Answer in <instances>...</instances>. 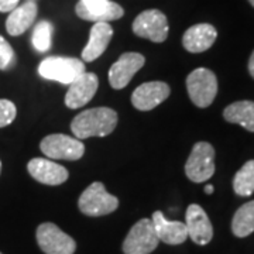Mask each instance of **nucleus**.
<instances>
[{"mask_svg": "<svg viewBox=\"0 0 254 254\" xmlns=\"http://www.w3.org/2000/svg\"><path fill=\"white\" fill-rule=\"evenodd\" d=\"M118 113L110 108H93L76 115L71 123L73 136L79 140L105 137L116 128Z\"/></svg>", "mask_w": 254, "mask_h": 254, "instance_id": "nucleus-1", "label": "nucleus"}, {"mask_svg": "<svg viewBox=\"0 0 254 254\" xmlns=\"http://www.w3.org/2000/svg\"><path fill=\"white\" fill-rule=\"evenodd\" d=\"M187 91L196 108H209L218 95V78L208 68H196L187 78Z\"/></svg>", "mask_w": 254, "mask_h": 254, "instance_id": "nucleus-2", "label": "nucleus"}, {"mask_svg": "<svg viewBox=\"0 0 254 254\" xmlns=\"http://www.w3.org/2000/svg\"><path fill=\"white\" fill-rule=\"evenodd\" d=\"M85 72L82 60L71 57H48L38 65V73L48 81L69 85Z\"/></svg>", "mask_w": 254, "mask_h": 254, "instance_id": "nucleus-3", "label": "nucleus"}, {"mask_svg": "<svg viewBox=\"0 0 254 254\" xmlns=\"http://www.w3.org/2000/svg\"><path fill=\"white\" fill-rule=\"evenodd\" d=\"M78 206L86 216H105L115 212L119 206V199L110 195L102 182H93L82 192Z\"/></svg>", "mask_w": 254, "mask_h": 254, "instance_id": "nucleus-4", "label": "nucleus"}, {"mask_svg": "<svg viewBox=\"0 0 254 254\" xmlns=\"http://www.w3.org/2000/svg\"><path fill=\"white\" fill-rule=\"evenodd\" d=\"M185 174L192 182L208 181L215 174V148L208 141H198L192 147L185 164Z\"/></svg>", "mask_w": 254, "mask_h": 254, "instance_id": "nucleus-5", "label": "nucleus"}, {"mask_svg": "<svg viewBox=\"0 0 254 254\" xmlns=\"http://www.w3.org/2000/svg\"><path fill=\"white\" fill-rule=\"evenodd\" d=\"M160 239L151 219H141L130 229L123 242L125 254H150L157 249Z\"/></svg>", "mask_w": 254, "mask_h": 254, "instance_id": "nucleus-6", "label": "nucleus"}, {"mask_svg": "<svg viewBox=\"0 0 254 254\" xmlns=\"http://www.w3.org/2000/svg\"><path fill=\"white\" fill-rule=\"evenodd\" d=\"M40 148L48 158L76 161L85 153V145L79 138L65 134H50L43 138Z\"/></svg>", "mask_w": 254, "mask_h": 254, "instance_id": "nucleus-7", "label": "nucleus"}, {"mask_svg": "<svg viewBox=\"0 0 254 254\" xmlns=\"http://www.w3.org/2000/svg\"><path fill=\"white\" fill-rule=\"evenodd\" d=\"M133 31L137 37L150 40L153 43H164L170 31L168 20L160 10H145L134 18Z\"/></svg>", "mask_w": 254, "mask_h": 254, "instance_id": "nucleus-8", "label": "nucleus"}, {"mask_svg": "<svg viewBox=\"0 0 254 254\" xmlns=\"http://www.w3.org/2000/svg\"><path fill=\"white\" fill-rule=\"evenodd\" d=\"M37 243L46 254H73L76 243L54 223H41L37 227Z\"/></svg>", "mask_w": 254, "mask_h": 254, "instance_id": "nucleus-9", "label": "nucleus"}, {"mask_svg": "<svg viewBox=\"0 0 254 254\" xmlns=\"http://www.w3.org/2000/svg\"><path fill=\"white\" fill-rule=\"evenodd\" d=\"M75 11L79 18L93 23H109L125 14L123 7L112 0H79Z\"/></svg>", "mask_w": 254, "mask_h": 254, "instance_id": "nucleus-10", "label": "nucleus"}, {"mask_svg": "<svg viewBox=\"0 0 254 254\" xmlns=\"http://www.w3.org/2000/svg\"><path fill=\"white\" fill-rule=\"evenodd\" d=\"M145 58L138 53H125L120 55V58L109 69V82L112 88L123 89L127 86L134 73L143 68Z\"/></svg>", "mask_w": 254, "mask_h": 254, "instance_id": "nucleus-11", "label": "nucleus"}, {"mask_svg": "<svg viewBox=\"0 0 254 254\" xmlns=\"http://www.w3.org/2000/svg\"><path fill=\"white\" fill-rule=\"evenodd\" d=\"M185 226H187L188 237L192 239L193 243L199 246H206L210 243L213 237V226L202 206L196 203H192L188 206L185 213Z\"/></svg>", "mask_w": 254, "mask_h": 254, "instance_id": "nucleus-12", "label": "nucleus"}, {"mask_svg": "<svg viewBox=\"0 0 254 254\" xmlns=\"http://www.w3.org/2000/svg\"><path fill=\"white\" fill-rule=\"evenodd\" d=\"M99 86V79L95 73L83 72L69 83L65 95V105L69 109H78L89 103Z\"/></svg>", "mask_w": 254, "mask_h": 254, "instance_id": "nucleus-13", "label": "nucleus"}, {"mask_svg": "<svg viewBox=\"0 0 254 254\" xmlns=\"http://www.w3.org/2000/svg\"><path fill=\"white\" fill-rule=\"evenodd\" d=\"M171 93L170 86L165 82L153 81L141 83L131 95V103L138 110H153L161 105Z\"/></svg>", "mask_w": 254, "mask_h": 254, "instance_id": "nucleus-14", "label": "nucleus"}, {"mask_svg": "<svg viewBox=\"0 0 254 254\" xmlns=\"http://www.w3.org/2000/svg\"><path fill=\"white\" fill-rule=\"evenodd\" d=\"M30 175L44 185H61L68 180V170L50 158H33L27 165Z\"/></svg>", "mask_w": 254, "mask_h": 254, "instance_id": "nucleus-15", "label": "nucleus"}, {"mask_svg": "<svg viewBox=\"0 0 254 254\" xmlns=\"http://www.w3.org/2000/svg\"><path fill=\"white\" fill-rule=\"evenodd\" d=\"M218 38V31L212 24L200 23L190 27L182 37V46L192 54H199L209 50Z\"/></svg>", "mask_w": 254, "mask_h": 254, "instance_id": "nucleus-16", "label": "nucleus"}, {"mask_svg": "<svg viewBox=\"0 0 254 254\" xmlns=\"http://www.w3.org/2000/svg\"><path fill=\"white\" fill-rule=\"evenodd\" d=\"M151 220H153L155 233L160 239V242H163L165 245H182L188 239V232L184 222L168 220L160 210L153 213Z\"/></svg>", "mask_w": 254, "mask_h": 254, "instance_id": "nucleus-17", "label": "nucleus"}, {"mask_svg": "<svg viewBox=\"0 0 254 254\" xmlns=\"http://www.w3.org/2000/svg\"><path fill=\"white\" fill-rule=\"evenodd\" d=\"M112 37H113V28L109 23H95L91 28L89 41L82 50V61L92 63L98 60L108 48Z\"/></svg>", "mask_w": 254, "mask_h": 254, "instance_id": "nucleus-18", "label": "nucleus"}, {"mask_svg": "<svg viewBox=\"0 0 254 254\" xmlns=\"http://www.w3.org/2000/svg\"><path fill=\"white\" fill-rule=\"evenodd\" d=\"M38 13V7L33 0H28L23 4H18L16 9L10 11L6 20V30L10 36L17 37L26 33L34 24Z\"/></svg>", "mask_w": 254, "mask_h": 254, "instance_id": "nucleus-19", "label": "nucleus"}, {"mask_svg": "<svg viewBox=\"0 0 254 254\" xmlns=\"http://www.w3.org/2000/svg\"><path fill=\"white\" fill-rule=\"evenodd\" d=\"M223 118L229 123H236L254 133V102L239 100L223 110Z\"/></svg>", "mask_w": 254, "mask_h": 254, "instance_id": "nucleus-20", "label": "nucleus"}, {"mask_svg": "<svg viewBox=\"0 0 254 254\" xmlns=\"http://www.w3.org/2000/svg\"><path fill=\"white\" fill-rule=\"evenodd\" d=\"M232 232L236 237H247L254 232V200L237 209L232 219Z\"/></svg>", "mask_w": 254, "mask_h": 254, "instance_id": "nucleus-21", "label": "nucleus"}, {"mask_svg": "<svg viewBox=\"0 0 254 254\" xmlns=\"http://www.w3.org/2000/svg\"><path fill=\"white\" fill-rule=\"evenodd\" d=\"M233 190L239 196L254 193V160H250L239 170L233 178Z\"/></svg>", "mask_w": 254, "mask_h": 254, "instance_id": "nucleus-22", "label": "nucleus"}, {"mask_svg": "<svg viewBox=\"0 0 254 254\" xmlns=\"http://www.w3.org/2000/svg\"><path fill=\"white\" fill-rule=\"evenodd\" d=\"M53 31H54V26L50 21L41 20L37 23L31 40H33V46L38 53H46L51 48Z\"/></svg>", "mask_w": 254, "mask_h": 254, "instance_id": "nucleus-23", "label": "nucleus"}, {"mask_svg": "<svg viewBox=\"0 0 254 254\" xmlns=\"http://www.w3.org/2000/svg\"><path fill=\"white\" fill-rule=\"evenodd\" d=\"M16 65V54L6 38L0 36V69L9 71Z\"/></svg>", "mask_w": 254, "mask_h": 254, "instance_id": "nucleus-24", "label": "nucleus"}, {"mask_svg": "<svg viewBox=\"0 0 254 254\" xmlns=\"http://www.w3.org/2000/svg\"><path fill=\"white\" fill-rule=\"evenodd\" d=\"M16 115H17V109L11 100L0 99V128L13 123Z\"/></svg>", "mask_w": 254, "mask_h": 254, "instance_id": "nucleus-25", "label": "nucleus"}, {"mask_svg": "<svg viewBox=\"0 0 254 254\" xmlns=\"http://www.w3.org/2000/svg\"><path fill=\"white\" fill-rule=\"evenodd\" d=\"M20 3V0H0V11L1 13H7L11 11L13 9H16Z\"/></svg>", "mask_w": 254, "mask_h": 254, "instance_id": "nucleus-26", "label": "nucleus"}, {"mask_svg": "<svg viewBox=\"0 0 254 254\" xmlns=\"http://www.w3.org/2000/svg\"><path fill=\"white\" fill-rule=\"evenodd\" d=\"M249 72L252 75V78H254V51L250 55V60H249Z\"/></svg>", "mask_w": 254, "mask_h": 254, "instance_id": "nucleus-27", "label": "nucleus"}, {"mask_svg": "<svg viewBox=\"0 0 254 254\" xmlns=\"http://www.w3.org/2000/svg\"><path fill=\"white\" fill-rule=\"evenodd\" d=\"M213 190H215V188H213V185H206V187H205V192H206L208 195H210V193H213Z\"/></svg>", "mask_w": 254, "mask_h": 254, "instance_id": "nucleus-28", "label": "nucleus"}, {"mask_svg": "<svg viewBox=\"0 0 254 254\" xmlns=\"http://www.w3.org/2000/svg\"><path fill=\"white\" fill-rule=\"evenodd\" d=\"M249 1H250V4L254 7V0H249Z\"/></svg>", "mask_w": 254, "mask_h": 254, "instance_id": "nucleus-29", "label": "nucleus"}, {"mask_svg": "<svg viewBox=\"0 0 254 254\" xmlns=\"http://www.w3.org/2000/svg\"><path fill=\"white\" fill-rule=\"evenodd\" d=\"M0 173H1V161H0Z\"/></svg>", "mask_w": 254, "mask_h": 254, "instance_id": "nucleus-30", "label": "nucleus"}, {"mask_svg": "<svg viewBox=\"0 0 254 254\" xmlns=\"http://www.w3.org/2000/svg\"><path fill=\"white\" fill-rule=\"evenodd\" d=\"M33 1H34V0H33Z\"/></svg>", "mask_w": 254, "mask_h": 254, "instance_id": "nucleus-31", "label": "nucleus"}, {"mask_svg": "<svg viewBox=\"0 0 254 254\" xmlns=\"http://www.w3.org/2000/svg\"><path fill=\"white\" fill-rule=\"evenodd\" d=\"M0 254H1V253H0Z\"/></svg>", "mask_w": 254, "mask_h": 254, "instance_id": "nucleus-32", "label": "nucleus"}]
</instances>
